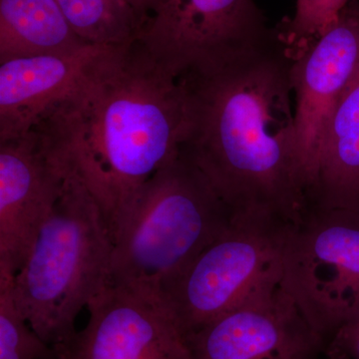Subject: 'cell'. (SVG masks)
Here are the masks:
<instances>
[{
	"mask_svg": "<svg viewBox=\"0 0 359 359\" xmlns=\"http://www.w3.org/2000/svg\"><path fill=\"white\" fill-rule=\"evenodd\" d=\"M292 58L297 152L309 200L328 119L359 69V0Z\"/></svg>",
	"mask_w": 359,
	"mask_h": 359,
	"instance_id": "9c48e42d",
	"label": "cell"
},
{
	"mask_svg": "<svg viewBox=\"0 0 359 359\" xmlns=\"http://www.w3.org/2000/svg\"><path fill=\"white\" fill-rule=\"evenodd\" d=\"M233 219L207 177L179 151L137 191L120 219L107 283L160 295Z\"/></svg>",
	"mask_w": 359,
	"mask_h": 359,
	"instance_id": "3957f363",
	"label": "cell"
},
{
	"mask_svg": "<svg viewBox=\"0 0 359 359\" xmlns=\"http://www.w3.org/2000/svg\"><path fill=\"white\" fill-rule=\"evenodd\" d=\"M108 47L86 44L65 53L0 62V141L32 129L70 93L92 61Z\"/></svg>",
	"mask_w": 359,
	"mask_h": 359,
	"instance_id": "7c38bea8",
	"label": "cell"
},
{
	"mask_svg": "<svg viewBox=\"0 0 359 359\" xmlns=\"http://www.w3.org/2000/svg\"><path fill=\"white\" fill-rule=\"evenodd\" d=\"M71 164L39 128L0 141V266L18 273L57 202Z\"/></svg>",
	"mask_w": 359,
	"mask_h": 359,
	"instance_id": "ba28073f",
	"label": "cell"
},
{
	"mask_svg": "<svg viewBox=\"0 0 359 359\" xmlns=\"http://www.w3.org/2000/svg\"><path fill=\"white\" fill-rule=\"evenodd\" d=\"M112 250L98 205L71 164L62 192L13 280L20 313L56 351L75 337L78 314L107 283Z\"/></svg>",
	"mask_w": 359,
	"mask_h": 359,
	"instance_id": "277c9868",
	"label": "cell"
},
{
	"mask_svg": "<svg viewBox=\"0 0 359 359\" xmlns=\"http://www.w3.org/2000/svg\"><path fill=\"white\" fill-rule=\"evenodd\" d=\"M325 353L330 359H359V313L335 332Z\"/></svg>",
	"mask_w": 359,
	"mask_h": 359,
	"instance_id": "ac0fdd59",
	"label": "cell"
},
{
	"mask_svg": "<svg viewBox=\"0 0 359 359\" xmlns=\"http://www.w3.org/2000/svg\"><path fill=\"white\" fill-rule=\"evenodd\" d=\"M15 273L0 266V359H60L20 313L13 295Z\"/></svg>",
	"mask_w": 359,
	"mask_h": 359,
	"instance_id": "2e32d148",
	"label": "cell"
},
{
	"mask_svg": "<svg viewBox=\"0 0 359 359\" xmlns=\"http://www.w3.org/2000/svg\"><path fill=\"white\" fill-rule=\"evenodd\" d=\"M86 44L91 43L78 36L56 0H0V62Z\"/></svg>",
	"mask_w": 359,
	"mask_h": 359,
	"instance_id": "5bb4252c",
	"label": "cell"
},
{
	"mask_svg": "<svg viewBox=\"0 0 359 359\" xmlns=\"http://www.w3.org/2000/svg\"><path fill=\"white\" fill-rule=\"evenodd\" d=\"M127 1L129 2L130 6L133 8L135 13H136L142 27L144 22L152 15V13L161 6V4L164 0H127Z\"/></svg>",
	"mask_w": 359,
	"mask_h": 359,
	"instance_id": "d6986e66",
	"label": "cell"
},
{
	"mask_svg": "<svg viewBox=\"0 0 359 359\" xmlns=\"http://www.w3.org/2000/svg\"><path fill=\"white\" fill-rule=\"evenodd\" d=\"M34 127L69 160L113 242L135 194L178 155L184 92L173 71L136 39L97 56Z\"/></svg>",
	"mask_w": 359,
	"mask_h": 359,
	"instance_id": "7a4b0ae2",
	"label": "cell"
},
{
	"mask_svg": "<svg viewBox=\"0 0 359 359\" xmlns=\"http://www.w3.org/2000/svg\"><path fill=\"white\" fill-rule=\"evenodd\" d=\"M280 285L327 341L359 313V209L309 208L290 226Z\"/></svg>",
	"mask_w": 359,
	"mask_h": 359,
	"instance_id": "8992f818",
	"label": "cell"
},
{
	"mask_svg": "<svg viewBox=\"0 0 359 359\" xmlns=\"http://www.w3.org/2000/svg\"><path fill=\"white\" fill-rule=\"evenodd\" d=\"M292 56L282 39L264 50L185 71L179 151L207 177L233 218L295 226L309 208L294 125Z\"/></svg>",
	"mask_w": 359,
	"mask_h": 359,
	"instance_id": "6da1fadb",
	"label": "cell"
},
{
	"mask_svg": "<svg viewBox=\"0 0 359 359\" xmlns=\"http://www.w3.org/2000/svg\"><path fill=\"white\" fill-rule=\"evenodd\" d=\"M354 0H297L294 18L278 28L280 39L294 57Z\"/></svg>",
	"mask_w": 359,
	"mask_h": 359,
	"instance_id": "e0dca14e",
	"label": "cell"
},
{
	"mask_svg": "<svg viewBox=\"0 0 359 359\" xmlns=\"http://www.w3.org/2000/svg\"><path fill=\"white\" fill-rule=\"evenodd\" d=\"M185 339L193 359H320L327 347L280 280Z\"/></svg>",
	"mask_w": 359,
	"mask_h": 359,
	"instance_id": "8fae6325",
	"label": "cell"
},
{
	"mask_svg": "<svg viewBox=\"0 0 359 359\" xmlns=\"http://www.w3.org/2000/svg\"><path fill=\"white\" fill-rule=\"evenodd\" d=\"M309 208L359 209V69L328 119Z\"/></svg>",
	"mask_w": 359,
	"mask_h": 359,
	"instance_id": "4fadbf2b",
	"label": "cell"
},
{
	"mask_svg": "<svg viewBox=\"0 0 359 359\" xmlns=\"http://www.w3.org/2000/svg\"><path fill=\"white\" fill-rule=\"evenodd\" d=\"M290 224L263 217H237L159 295L184 337L264 287L280 282Z\"/></svg>",
	"mask_w": 359,
	"mask_h": 359,
	"instance_id": "5b68a950",
	"label": "cell"
},
{
	"mask_svg": "<svg viewBox=\"0 0 359 359\" xmlns=\"http://www.w3.org/2000/svg\"><path fill=\"white\" fill-rule=\"evenodd\" d=\"M85 42L120 46L138 37L140 21L127 0H56Z\"/></svg>",
	"mask_w": 359,
	"mask_h": 359,
	"instance_id": "9a60e30c",
	"label": "cell"
},
{
	"mask_svg": "<svg viewBox=\"0 0 359 359\" xmlns=\"http://www.w3.org/2000/svg\"><path fill=\"white\" fill-rule=\"evenodd\" d=\"M137 39L177 76L280 41L255 0H164Z\"/></svg>",
	"mask_w": 359,
	"mask_h": 359,
	"instance_id": "52a82bcc",
	"label": "cell"
},
{
	"mask_svg": "<svg viewBox=\"0 0 359 359\" xmlns=\"http://www.w3.org/2000/svg\"><path fill=\"white\" fill-rule=\"evenodd\" d=\"M89 320L60 359H193L159 295L106 283L90 302Z\"/></svg>",
	"mask_w": 359,
	"mask_h": 359,
	"instance_id": "30bf717a",
	"label": "cell"
}]
</instances>
